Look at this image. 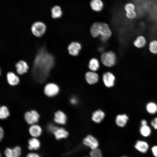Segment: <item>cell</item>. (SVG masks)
<instances>
[{"label":"cell","instance_id":"obj_1","mask_svg":"<svg viewBox=\"0 0 157 157\" xmlns=\"http://www.w3.org/2000/svg\"><path fill=\"white\" fill-rule=\"evenodd\" d=\"M54 62L53 56L44 48H41L35 58L32 69L34 78L40 82H44L53 67Z\"/></svg>","mask_w":157,"mask_h":157},{"label":"cell","instance_id":"obj_2","mask_svg":"<svg viewBox=\"0 0 157 157\" xmlns=\"http://www.w3.org/2000/svg\"><path fill=\"white\" fill-rule=\"evenodd\" d=\"M90 31L92 37L96 38L100 36L101 39L103 41L108 40L112 34L108 25L104 23H94L91 27Z\"/></svg>","mask_w":157,"mask_h":157},{"label":"cell","instance_id":"obj_3","mask_svg":"<svg viewBox=\"0 0 157 157\" xmlns=\"http://www.w3.org/2000/svg\"><path fill=\"white\" fill-rule=\"evenodd\" d=\"M101 59L103 64L107 67H111L114 66L116 61V55L112 51L103 53L101 56Z\"/></svg>","mask_w":157,"mask_h":157},{"label":"cell","instance_id":"obj_4","mask_svg":"<svg viewBox=\"0 0 157 157\" xmlns=\"http://www.w3.org/2000/svg\"><path fill=\"white\" fill-rule=\"evenodd\" d=\"M60 91L59 86L56 83L50 82L47 83L43 89V92L47 97L51 98L57 95Z\"/></svg>","mask_w":157,"mask_h":157},{"label":"cell","instance_id":"obj_5","mask_svg":"<svg viewBox=\"0 0 157 157\" xmlns=\"http://www.w3.org/2000/svg\"><path fill=\"white\" fill-rule=\"evenodd\" d=\"M39 113L35 110L26 111L24 114V118L26 123L30 125L37 124L40 118Z\"/></svg>","mask_w":157,"mask_h":157},{"label":"cell","instance_id":"obj_6","mask_svg":"<svg viewBox=\"0 0 157 157\" xmlns=\"http://www.w3.org/2000/svg\"><path fill=\"white\" fill-rule=\"evenodd\" d=\"M46 29L45 25L41 22H36L32 25L31 30L33 34L36 37L40 38L44 34Z\"/></svg>","mask_w":157,"mask_h":157},{"label":"cell","instance_id":"obj_7","mask_svg":"<svg viewBox=\"0 0 157 157\" xmlns=\"http://www.w3.org/2000/svg\"><path fill=\"white\" fill-rule=\"evenodd\" d=\"M83 144L91 150L97 149L99 144L97 139L91 135H88L84 138L83 141Z\"/></svg>","mask_w":157,"mask_h":157},{"label":"cell","instance_id":"obj_8","mask_svg":"<svg viewBox=\"0 0 157 157\" xmlns=\"http://www.w3.org/2000/svg\"><path fill=\"white\" fill-rule=\"evenodd\" d=\"M53 120L57 124L65 125L67 122V117L63 112L58 110L54 113Z\"/></svg>","mask_w":157,"mask_h":157},{"label":"cell","instance_id":"obj_9","mask_svg":"<svg viewBox=\"0 0 157 157\" xmlns=\"http://www.w3.org/2000/svg\"><path fill=\"white\" fill-rule=\"evenodd\" d=\"M28 131L32 137L37 138L41 135L42 129L41 127L37 123L30 125Z\"/></svg>","mask_w":157,"mask_h":157},{"label":"cell","instance_id":"obj_10","mask_svg":"<svg viewBox=\"0 0 157 157\" xmlns=\"http://www.w3.org/2000/svg\"><path fill=\"white\" fill-rule=\"evenodd\" d=\"M115 78L111 73H105L103 76V80L105 85L108 88L113 87L114 84Z\"/></svg>","mask_w":157,"mask_h":157},{"label":"cell","instance_id":"obj_11","mask_svg":"<svg viewBox=\"0 0 157 157\" xmlns=\"http://www.w3.org/2000/svg\"><path fill=\"white\" fill-rule=\"evenodd\" d=\"M17 73L19 75H23L26 73L29 68L27 63L23 60H20L15 65Z\"/></svg>","mask_w":157,"mask_h":157},{"label":"cell","instance_id":"obj_12","mask_svg":"<svg viewBox=\"0 0 157 157\" xmlns=\"http://www.w3.org/2000/svg\"><path fill=\"white\" fill-rule=\"evenodd\" d=\"M4 154L6 157H19L21 155V149L18 146L13 149L7 148L5 150Z\"/></svg>","mask_w":157,"mask_h":157},{"label":"cell","instance_id":"obj_13","mask_svg":"<svg viewBox=\"0 0 157 157\" xmlns=\"http://www.w3.org/2000/svg\"><path fill=\"white\" fill-rule=\"evenodd\" d=\"M6 79L8 83L11 86H16L20 82L19 77L12 72H9L7 73Z\"/></svg>","mask_w":157,"mask_h":157},{"label":"cell","instance_id":"obj_14","mask_svg":"<svg viewBox=\"0 0 157 157\" xmlns=\"http://www.w3.org/2000/svg\"><path fill=\"white\" fill-rule=\"evenodd\" d=\"M52 133L57 140L66 138L69 135L68 132L65 128L58 127H57Z\"/></svg>","mask_w":157,"mask_h":157},{"label":"cell","instance_id":"obj_15","mask_svg":"<svg viewBox=\"0 0 157 157\" xmlns=\"http://www.w3.org/2000/svg\"><path fill=\"white\" fill-rule=\"evenodd\" d=\"M67 49L68 52L70 55L76 56L79 53L81 49V46L78 42H73L68 45Z\"/></svg>","mask_w":157,"mask_h":157},{"label":"cell","instance_id":"obj_16","mask_svg":"<svg viewBox=\"0 0 157 157\" xmlns=\"http://www.w3.org/2000/svg\"><path fill=\"white\" fill-rule=\"evenodd\" d=\"M85 78L88 83L92 85L98 81L99 76L97 74L94 72H88L85 74Z\"/></svg>","mask_w":157,"mask_h":157},{"label":"cell","instance_id":"obj_17","mask_svg":"<svg viewBox=\"0 0 157 157\" xmlns=\"http://www.w3.org/2000/svg\"><path fill=\"white\" fill-rule=\"evenodd\" d=\"M105 116L104 112L101 110H99L93 113L92 119L95 122L99 123L103 120Z\"/></svg>","mask_w":157,"mask_h":157},{"label":"cell","instance_id":"obj_18","mask_svg":"<svg viewBox=\"0 0 157 157\" xmlns=\"http://www.w3.org/2000/svg\"><path fill=\"white\" fill-rule=\"evenodd\" d=\"M28 149L30 150H37L40 147V142L37 138L32 137L28 140Z\"/></svg>","mask_w":157,"mask_h":157},{"label":"cell","instance_id":"obj_19","mask_svg":"<svg viewBox=\"0 0 157 157\" xmlns=\"http://www.w3.org/2000/svg\"><path fill=\"white\" fill-rule=\"evenodd\" d=\"M128 119V116L126 114L119 115L116 116V123L119 126L123 127L126 124Z\"/></svg>","mask_w":157,"mask_h":157},{"label":"cell","instance_id":"obj_20","mask_svg":"<svg viewBox=\"0 0 157 157\" xmlns=\"http://www.w3.org/2000/svg\"><path fill=\"white\" fill-rule=\"evenodd\" d=\"M135 147L139 151L142 153L146 152L149 148L148 144L145 142L138 140L137 141L135 146Z\"/></svg>","mask_w":157,"mask_h":157},{"label":"cell","instance_id":"obj_21","mask_svg":"<svg viewBox=\"0 0 157 157\" xmlns=\"http://www.w3.org/2000/svg\"><path fill=\"white\" fill-rule=\"evenodd\" d=\"M10 112L8 107L3 105L0 107V119L4 120L7 119L10 116Z\"/></svg>","mask_w":157,"mask_h":157},{"label":"cell","instance_id":"obj_22","mask_svg":"<svg viewBox=\"0 0 157 157\" xmlns=\"http://www.w3.org/2000/svg\"><path fill=\"white\" fill-rule=\"evenodd\" d=\"M90 5L92 9L97 11H100L103 7V3L100 0H92Z\"/></svg>","mask_w":157,"mask_h":157},{"label":"cell","instance_id":"obj_23","mask_svg":"<svg viewBox=\"0 0 157 157\" xmlns=\"http://www.w3.org/2000/svg\"><path fill=\"white\" fill-rule=\"evenodd\" d=\"M51 17L53 19L60 17L62 14L60 8L58 6H55L51 9Z\"/></svg>","mask_w":157,"mask_h":157},{"label":"cell","instance_id":"obj_24","mask_svg":"<svg viewBox=\"0 0 157 157\" xmlns=\"http://www.w3.org/2000/svg\"><path fill=\"white\" fill-rule=\"evenodd\" d=\"M146 43V40L145 38L142 36H139L137 37L133 42L135 47L138 48H141L144 47Z\"/></svg>","mask_w":157,"mask_h":157},{"label":"cell","instance_id":"obj_25","mask_svg":"<svg viewBox=\"0 0 157 157\" xmlns=\"http://www.w3.org/2000/svg\"><path fill=\"white\" fill-rule=\"evenodd\" d=\"M88 67L92 71L94 72L99 69V64L98 60L95 58H92L89 61Z\"/></svg>","mask_w":157,"mask_h":157},{"label":"cell","instance_id":"obj_26","mask_svg":"<svg viewBox=\"0 0 157 157\" xmlns=\"http://www.w3.org/2000/svg\"><path fill=\"white\" fill-rule=\"evenodd\" d=\"M146 110L148 113L151 114H155L157 112V105L153 102H150L147 104Z\"/></svg>","mask_w":157,"mask_h":157},{"label":"cell","instance_id":"obj_27","mask_svg":"<svg viewBox=\"0 0 157 157\" xmlns=\"http://www.w3.org/2000/svg\"><path fill=\"white\" fill-rule=\"evenodd\" d=\"M140 131L142 135L144 137H148L151 133V129L147 125L142 126L140 129Z\"/></svg>","mask_w":157,"mask_h":157},{"label":"cell","instance_id":"obj_28","mask_svg":"<svg viewBox=\"0 0 157 157\" xmlns=\"http://www.w3.org/2000/svg\"><path fill=\"white\" fill-rule=\"evenodd\" d=\"M149 49L150 51L154 54H157V40H153L150 43Z\"/></svg>","mask_w":157,"mask_h":157},{"label":"cell","instance_id":"obj_29","mask_svg":"<svg viewBox=\"0 0 157 157\" xmlns=\"http://www.w3.org/2000/svg\"><path fill=\"white\" fill-rule=\"evenodd\" d=\"M90 157H102V154L101 150L97 148L91 150L90 153Z\"/></svg>","mask_w":157,"mask_h":157},{"label":"cell","instance_id":"obj_30","mask_svg":"<svg viewBox=\"0 0 157 157\" xmlns=\"http://www.w3.org/2000/svg\"><path fill=\"white\" fill-rule=\"evenodd\" d=\"M124 9L126 12H129L135 10V7L133 3H128L125 5Z\"/></svg>","mask_w":157,"mask_h":157},{"label":"cell","instance_id":"obj_31","mask_svg":"<svg viewBox=\"0 0 157 157\" xmlns=\"http://www.w3.org/2000/svg\"><path fill=\"white\" fill-rule=\"evenodd\" d=\"M58 126L52 123L49 124L47 126V129L50 132L53 133Z\"/></svg>","mask_w":157,"mask_h":157},{"label":"cell","instance_id":"obj_32","mask_svg":"<svg viewBox=\"0 0 157 157\" xmlns=\"http://www.w3.org/2000/svg\"><path fill=\"white\" fill-rule=\"evenodd\" d=\"M126 15L128 18L130 19H133L135 18L136 17V13L135 10L129 12H126Z\"/></svg>","mask_w":157,"mask_h":157},{"label":"cell","instance_id":"obj_33","mask_svg":"<svg viewBox=\"0 0 157 157\" xmlns=\"http://www.w3.org/2000/svg\"><path fill=\"white\" fill-rule=\"evenodd\" d=\"M151 124L152 127L157 130V117L154 119L151 122Z\"/></svg>","mask_w":157,"mask_h":157},{"label":"cell","instance_id":"obj_34","mask_svg":"<svg viewBox=\"0 0 157 157\" xmlns=\"http://www.w3.org/2000/svg\"><path fill=\"white\" fill-rule=\"evenodd\" d=\"M151 150L154 156L155 157H157V146H155L153 147Z\"/></svg>","mask_w":157,"mask_h":157},{"label":"cell","instance_id":"obj_35","mask_svg":"<svg viewBox=\"0 0 157 157\" xmlns=\"http://www.w3.org/2000/svg\"><path fill=\"white\" fill-rule=\"evenodd\" d=\"M4 135V131L3 128L0 127V140L1 141L3 139Z\"/></svg>","mask_w":157,"mask_h":157},{"label":"cell","instance_id":"obj_36","mask_svg":"<svg viewBox=\"0 0 157 157\" xmlns=\"http://www.w3.org/2000/svg\"><path fill=\"white\" fill-rule=\"evenodd\" d=\"M26 157H40V156L37 154L30 153L27 155Z\"/></svg>","mask_w":157,"mask_h":157},{"label":"cell","instance_id":"obj_37","mask_svg":"<svg viewBox=\"0 0 157 157\" xmlns=\"http://www.w3.org/2000/svg\"><path fill=\"white\" fill-rule=\"evenodd\" d=\"M70 102L72 104H75L76 103L77 100L76 98H72L71 99Z\"/></svg>","mask_w":157,"mask_h":157},{"label":"cell","instance_id":"obj_38","mask_svg":"<svg viewBox=\"0 0 157 157\" xmlns=\"http://www.w3.org/2000/svg\"><path fill=\"white\" fill-rule=\"evenodd\" d=\"M142 126H145L147 125V122L146 120L145 119H143L141 122Z\"/></svg>","mask_w":157,"mask_h":157},{"label":"cell","instance_id":"obj_39","mask_svg":"<svg viewBox=\"0 0 157 157\" xmlns=\"http://www.w3.org/2000/svg\"><path fill=\"white\" fill-rule=\"evenodd\" d=\"M122 157H127V156H122Z\"/></svg>","mask_w":157,"mask_h":157},{"label":"cell","instance_id":"obj_40","mask_svg":"<svg viewBox=\"0 0 157 157\" xmlns=\"http://www.w3.org/2000/svg\"><path fill=\"white\" fill-rule=\"evenodd\" d=\"M88 157V156H85V157Z\"/></svg>","mask_w":157,"mask_h":157}]
</instances>
